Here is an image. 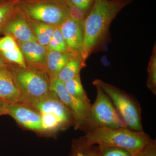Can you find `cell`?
Masks as SVG:
<instances>
[{
    "label": "cell",
    "instance_id": "cell-30",
    "mask_svg": "<svg viewBox=\"0 0 156 156\" xmlns=\"http://www.w3.org/2000/svg\"><path fill=\"white\" fill-rule=\"evenodd\" d=\"M3 112V110L2 107V105H0V115H2Z\"/></svg>",
    "mask_w": 156,
    "mask_h": 156
},
{
    "label": "cell",
    "instance_id": "cell-15",
    "mask_svg": "<svg viewBox=\"0 0 156 156\" xmlns=\"http://www.w3.org/2000/svg\"><path fill=\"white\" fill-rule=\"evenodd\" d=\"M73 53H74L48 50L45 71L50 80L57 77L60 71L72 56Z\"/></svg>",
    "mask_w": 156,
    "mask_h": 156
},
{
    "label": "cell",
    "instance_id": "cell-33",
    "mask_svg": "<svg viewBox=\"0 0 156 156\" xmlns=\"http://www.w3.org/2000/svg\"><path fill=\"white\" fill-rule=\"evenodd\" d=\"M68 5H69V4H68Z\"/></svg>",
    "mask_w": 156,
    "mask_h": 156
},
{
    "label": "cell",
    "instance_id": "cell-22",
    "mask_svg": "<svg viewBox=\"0 0 156 156\" xmlns=\"http://www.w3.org/2000/svg\"><path fill=\"white\" fill-rule=\"evenodd\" d=\"M19 0L0 2V32L8 19L17 9Z\"/></svg>",
    "mask_w": 156,
    "mask_h": 156
},
{
    "label": "cell",
    "instance_id": "cell-26",
    "mask_svg": "<svg viewBox=\"0 0 156 156\" xmlns=\"http://www.w3.org/2000/svg\"><path fill=\"white\" fill-rule=\"evenodd\" d=\"M134 156H156V141L151 140L139 152Z\"/></svg>",
    "mask_w": 156,
    "mask_h": 156
},
{
    "label": "cell",
    "instance_id": "cell-1",
    "mask_svg": "<svg viewBox=\"0 0 156 156\" xmlns=\"http://www.w3.org/2000/svg\"><path fill=\"white\" fill-rule=\"evenodd\" d=\"M131 1L95 0L84 21V42L80 53L85 61L104 41L112 21Z\"/></svg>",
    "mask_w": 156,
    "mask_h": 156
},
{
    "label": "cell",
    "instance_id": "cell-6",
    "mask_svg": "<svg viewBox=\"0 0 156 156\" xmlns=\"http://www.w3.org/2000/svg\"><path fill=\"white\" fill-rule=\"evenodd\" d=\"M17 8L27 19L54 27L69 17L66 6L51 0H19Z\"/></svg>",
    "mask_w": 156,
    "mask_h": 156
},
{
    "label": "cell",
    "instance_id": "cell-9",
    "mask_svg": "<svg viewBox=\"0 0 156 156\" xmlns=\"http://www.w3.org/2000/svg\"><path fill=\"white\" fill-rule=\"evenodd\" d=\"M7 115H10L17 122L26 128L43 131L41 115L32 107L25 104H8L4 102Z\"/></svg>",
    "mask_w": 156,
    "mask_h": 156
},
{
    "label": "cell",
    "instance_id": "cell-31",
    "mask_svg": "<svg viewBox=\"0 0 156 156\" xmlns=\"http://www.w3.org/2000/svg\"><path fill=\"white\" fill-rule=\"evenodd\" d=\"M14 1V0H0V2H9V1Z\"/></svg>",
    "mask_w": 156,
    "mask_h": 156
},
{
    "label": "cell",
    "instance_id": "cell-28",
    "mask_svg": "<svg viewBox=\"0 0 156 156\" xmlns=\"http://www.w3.org/2000/svg\"><path fill=\"white\" fill-rule=\"evenodd\" d=\"M11 65L6 62L5 59L0 55V68L8 67Z\"/></svg>",
    "mask_w": 156,
    "mask_h": 156
},
{
    "label": "cell",
    "instance_id": "cell-19",
    "mask_svg": "<svg viewBox=\"0 0 156 156\" xmlns=\"http://www.w3.org/2000/svg\"><path fill=\"white\" fill-rule=\"evenodd\" d=\"M69 156H98V146L89 144L83 136L73 141Z\"/></svg>",
    "mask_w": 156,
    "mask_h": 156
},
{
    "label": "cell",
    "instance_id": "cell-8",
    "mask_svg": "<svg viewBox=\"0 0 156 156\" xmlns=\"http://www.w3.org/2000/svg\"><path fill=\"white\" fill-rule=\"evenodd\" d=\"M29 105L40 113H51L58 117L67 127L74 126L73 117L69 109L60 100L54 91L50 92Z\"/></svg>",
    "mask_w": 156,
    "mask_h": 156
},
{
    "label": "cell",
    "instance_id": "cell-23",
    "mask_svg": "<svg viewBox=\"0 0 156 156\" xmlns=\"http://www.w3.org/2000/svg\"><path fill=\"white\" fill-rule=\"evenodd\" d=\"M98 156H133L128 150L122 148L111 146H98Z\"/></svg>",
    "mask_w": 156,
    "mask_h": 156
},
{
    "label": "cell",
    "instance_id": "cell-10",
    "mask_svg": "<svg viewBox=\"0 0 156 156\" xmlns=\"http://www.w3.org/2000/svg\"><path fill=\"white\" fill-rule=\"evenodd\" d=\"M0 33L8 35L17 42L36 41L29 23L28 19L17 9L8 19Z\"/></svg>",
    "mask_w": 156,
    "mask_h": 156
},
{
    "label": "cell",
    "instance_id": "cell-5",
    "mask_svg": "<svg viewBox=\"0 0 156 156\" xmlns=\"http://www.w3.org/2000/svg\"><path fill=\"white\" fill-rule=\"evenodd\" d=\"M95 86L97 90L96 99L90 106L89 117L83 131L86 133L99 127L127 128L108 95L100 87Z\"/></svg>",
    "mask_w": 156,
    "mask_h": 156
},
{
    "label": "cell",
    "instance_id": "cell-2",
    "mask_svg": "<svg viewBox=\"0 0 156 156\" xmlns=\"http://www.w3.org/2000/svg\"><path fill=\"white\" fill-rule=\"evenodd\" d=\"M84 137L91 145L122 148L129 151L133 156L139 152L151 140L144 131H133L127 127L96 128L86 132Z\"/></svg>",
    "mask_w": 156,
    "mask_h": 156
},
{
    "label": "cell",
    "instance_id": "cell-16",
    "mask_svg": "<svg viewBox=\"0 0 156 156\" xmlns=\"http://www.w3.org/2000/svg\"><path fill=\"white\" fill-rule=\"evenodd\" d=\"M86 66V61L82 57L80 53H73L57 77L62 83H65L80 74L81 70Z\"/></svg>",
    "mask_w": 156,
    "mask_h": 156
},
{
    "label": "cell",
    "instance_id": "cell-21",
    "mask_svg": "<svg viewBox=\"0 0 156 156\" xmlns=\"http://www.w3.org/2000/svg\"><path fill=\"white\" fill-rule=\"evenodd\" d=\"M147 85L153 94H156V49L155 45L147 67Z\"/></svg>",
    "mask_w": 156,
    "mask_h": 156
},
{
    "label": "cell",
    "instance_id": "cell-27",
    "mask_svg": "<svg viewBox=\"0 0 156 156\" xmlns=\"http://www.w3.org/2000/svg\"><path fill=\"white\" fill-rule=\"evenodd\" d=\"M95 1V0H69V5H73L78 6L87 13L92 9Z\"/></svg>",
    "mask_w": 156,
    "mask_h": 156
},
{
    "label": "cell",
    "instance_id": "cell-13",
    "mask_svg": "<svg viewBox=\"0 0 156 156\" xmlns=\"http://www.w3.org/2000/svg\"><path fill=\"white\" fill-rule=\"evenodd\" d=\"M10 66L0 68V99L5 103H20L21 95L15 83Z\"/></svg>",
    "mask_w": 156,
    "mask_h": 156
},
{
    "label": "cell",
    "instance_id": "cell-7",
    "mask_svg": "<svg viewBox=\"0 0 156 156\" xmlns=\"http://www.w3.org/2000/svg\"><path fill=\"white\" fill-rule=\"evenodd\" d=\"M50 90L54 91L60 100L69 109L73 117L76 130L83 131L89 117L90 106L81 102L70 95L64 83L56 77L50 80Z\"/></svg>",
    "mask_w": 156,
    "mask_h": 156
},
{
    "label": "cell",
    "instance_id": "cell-24",
    "mask_svg": "<svg viewBox=\"0 0 156 156\" xmlns=\"http://www.w3.org/2000/svg\"><path fill=\"white\" fill-rule=\"evenodd\" d=\"M67 7L70 18L78 21H84L87 13L83 9L73 5H69Z\"/></svg>",
    "mask_w": 156,
    "mask_h": 156
},
{
    "label": "cell",
    "instance_id": "cell-20",
    "mask_svg": "<svg viewBox=\"0 0 156 156\" xmlns=\"http://www.w3.org/2000/svg\"><path fill=\"white\" fill-rule=\"evenodd\" d=\"M43 131H57L67 128L58 117L51 113H41Z\"/></svg>",
    "mask_w": 156,
    "mask_h": 156
},
{
    "label": "cell",
    "instance_id": "cell-14",
    "mask_svg": "<svg viewBox=\"0 0 156 156\" xmlns=\"http://www.w3.org/2000/svg\"><path fill=\"white\" fill-rule=\"evenodd\" d=\"M0 55L9 64L27 66L18 43L10 36L5 35L0 37Z\"/></svg>",
    "mask_w": 156,
    "mask_h": 156
},
{
    "label": "cell",
    "instance_id": "cell-29",
    "mask_svg": "<svg viewBox=\"0 0 156 156\" xmlns=\"http://www.w3.org/2000/svg\"><path fill=\"white\" fill-rule=\"evenodd\" d=\"M63 5L66 6L69 4V0H51Z\"/></svg>",
    "mask_w": 156,
    "mask_h": 156
},
{
    "label": "cell",
    "instance_id": "cell-4",
    "mask_svg": "<svg viewBox=\"0 0 156 156\" xmlns=\"http://www.w3.org/2000/svg\"><path fill=\"white\" fill-rule=\"evenodd\" d=\"M108 95L127 127L136 131H143L141 123V109L136 99L117 87L100 80L93 82Z\"/></svg>",
    "mask_w": 156,
    "mask_h": 156
},
{
    "label": "cell",
    "instance_id": "cell-11",
    "mask_svg": "<svg viewBox=\"0 0 156 156\" xmlns=\"http://www.w3.org/2000/svg\"><path fill=\"white\" fill-rule=\"evenodd\" d=\"M70 53H80L84 39V21L68 18L58 27Z\"/></svg>",
    "mask_w": 156,
    "mask_h": 156
},
{
    "label": "cell",
    "instance_id": "cell-12",
    "mask_svg": "<svg viewBox=\"0 0 156 156\" xmlns=\"http://www.w3.org/2000/svg\"><path fill=\"white\" fill-rule=\"evenodd\" d=\"M18 43L27 66L45 71L48 50L36 41Z\"/></svg>",
    "mask_w": 156,
    "mask_h": 156
},
{
    "label": "cell",
    "instance_id": "cell-18",
    "mask_svg": "<svg viewBox=\"0 0 156 156\" xmlns=\"http://www.w3.org/2000/svg\"><path fill=\"white\" fill-rule=\"evenodd\" d=\"M64 84L70 95L85 104L91 106L90 99L82 85L80 74L66 81Z\"/></svg>",
    "mask_w": 156,
    "mask_h": 156
},
{
    "label": "cell",
    "instance_id": "cell-17",
    "mask_svg": "<svg viewBox=\"0 0 156 156\" xmlns=\"http://www.w3.org/2000/svg\"><path fill=\"white\" fill-rule=\"evenodd\" d=\"M27 19L36 41L40 44L47 48L56 27L40 21Z\"/></svg>",
    "mask_w": 156,
    "mask_h": 156
},
{
    "label": "cell",
    "instance_id": "cell-25",
    "mask_svg": "<svg viewBox=\"0 0 156 156\" xmlns=\"http://www.w3.org/2000/svg\"><path fill=\"white\" fill-rule=\"evenodd\" d=\"M52 37L58 45L60 49V52L70 53L69 51L66 42L59 27H55Z\"/></svg>",
    "mask_w": 156,
    "mask_h": 156
},
{
    "label": "cell",
    "instance_id": "cell-3",
    "mask_svg": "<svg viewBox=\"0 0 156 156\" xmlns=\"http://www.w3.org/2000/svg\"><path fill=\"white\" fill-rule=\"evenodd\" d=\"M10 68L15 83L21 93L20 103L30 105L50 92V79L44 71L13 65Z\"/></svg>",
    "mask_w": 156,
    "mask_h": 156
},
{
    "label": "cell",
    "instance_id": "cell-32",
    "mask_svg": "<svg viewBox=\"0 0 156 156\" xmlns=\"http://www.w3.org/2000/svg\"><path fill=\"white\" fill-rule=\"evenodd\" d=\"M4 102H4L3 101H2L1 99H0V105H3Z\"/></svg>",
    "mask_w": 156,
    "mask_h": 156
}]
</instances>
